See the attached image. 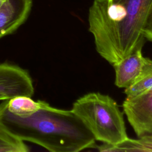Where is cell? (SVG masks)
Instances as JSON below:
<instances>
[{
	"instance_id": "cell-1",
	"label": "cell",
	"mask_w": 152,
	"mask_h": 152,
	"mask_svg": "<svg viewBox=\"0 0 152 152\" xmlns=\"http://www.w3.org/2000/svg\"><path fill=\"white\" fill-rule=\"evenodd\" d=\"M0 124L23 141L51 152H78L96 146L93 135L71 109L56 108L45 101L34 113L20 117L11 113L4 100Z\"/></svg>"
},
{
	"instance_id": "cell-2",
	"label": "cell",
	"mask_w": 152,
	"mask_h": 152,
	"mask_svg": "<svg viewBox=\"0 0 152 152\" xmlns=\"http://www.w3.org/2000/svg\"><path fill=\"white\" fill-rule=\"evenodd\" d=\"M71 110L96 141L114 146L128 138L123 113L109 95L99 92L86 94L74 102Z\"/></svg>"
},
{
	"instance_id": "cell-3",
	"label": "cell",
	"mask_w": 152,
	"mask_h": 152,
	"mask_svg": "<svg viewBox=\"0 0 152 152\" xmlns=\"http://www.w3.org/2000/svg\"><path fill=\"white\" fill-rule=\"evenodd\" d=\"M114 2L121 3L126 11L121 38L122 60L144 44L143 29L152 9V0H118Z\"/></svg>"
},
{
	"instance_id": "cell-4",
	"label": "cell",
	"mask_w": 152,
	"mask_h": 152,
	"mask_svg": "<svg viewBox=\"0 0 152 152\" xmlns=\"http://www.w3.org/2000/svg\"><path fill=\"white\" fill-rule=\"evenodd\" d=\"M124 113L138 137L152 135V88L122 104Z\"/></svg>"
},
{
	"instance_id": "cell-5",
	"label": "cell",
	"mask_w": 152,
	"mask_h": 152,
	"mask_svg": "<svg viewBox=\"0 0 152 152\" xmlns=\"http://www.w3.org/2000/svg\"><path fill=\"white\" fill-rule=\"evenodd\" d=\"M142 46L143 44L140 45L132 53L113 66L116 87L125 89L152 72V59L142 55Z\"/></svg>"
},
{
	"instance_id": "cell-6",
	"label": "cell",
	"mask_w": 152,
	"mask_h": 152,
	"mask_svg": "<svg viewBox=\"0 0 152 152\" xmlns=\"http://www.w3.org/2000/svg\"><path fill=\"white\" fill-rule=\"evenodd\" d=\"M33 93L32 80L26 70L8 63L0 64V94L10 99L19 96L31 97Z\"/></svg>"
},
{
	"instance_id": "cell-7",
	"label": "cell",
	"mask_w": 152,
	"mask_h": 152,
	"mask_svg": "<svg viewBox=\"0 0 152 152\" xmlns=\"http://www.w3.org/2000/svg\"><path fill=\"white\" fill-rule=\"evenodd\" d=\"M32 0H3L0 5V39L15 31L27 20Z\"/></svg>"
},
{
	"instance_id": "cell-8",
	"label": "cell",
	"mask_w": 152,
	"mask_h": 152,
	"mask_svg": "<svg viewBox=\"0 0 152 152\" xmlns=\"http://www.w3.org/2000/svg\"><path fill=\"white\" fill-rule=\"evenodd\" d=\"M8 110L12 113L20 117H26L37 111L44 101H34L31 97L19 96L5 100Z\"/></svg>"
},
{
	"instance_id": "cell-9",
	"label": "cell",
	"mask_w": 152,
	"mask_h": 152,
	"mask_svg": "<svg viewBox=\"0 0 152 152\" xmlns=\"http://www.w3.org/2000/svg\"><path fill=\"white\" fill-rule=\"evenodd\" d=\"M97 148L100 151H152V135L142 137L138 140L128 138L123 142L114 146L103 144L100 146H97Z\"/></svg>"
},
{
	"instance_id": "cell-10",
	"label": "cell",
	"mask_w": 152,
	"mask_h": 152,
	"mask_svg": "<svg viewBox=\"0 0 152 152\" xmlns=\"http://www.w3.org/2000/svg\"><path fill=\"white\" fill-rule=\"evenodd\" d=\"M24 141L12 135L0 124V152H27Z\"/></svg>"
},
{
	"instance_id": "cell-11",
	"label": "cell",
	"mask_w": 152,
	"mask_h": 152,
	"mask_svg": "<svg viewBox=\"0 0 152 152\" xmlns=\"http://www.w3.org/2000/svg\"><path fill=\"white\" fill-rule=\"evenodd\" d=\"M152 88V72L145 75L138 81L125 88L126 98H132L141 94Z\"/></svg>"
},
{
	"instance_id": "cell-12",
	"label": "cell",
	"mask_w": 152,
	"mask_h": 152,
	"mask_svg": "<svg viewBox=\"0 0 152 152\" xmlns=\"http://www.w3.org/2000/svg\"><path fill=\"white\" fill-rule=\"evenodd\" d=\"M143 35L145 39L152 42V9L150 12L144 27Z\"/></svg>"
},
{
	"instance_id": "cell-13",
	"label": "cell",
	"mask_w": 152,
	"mask_h": 152,
	"mask_svg": "<svg viewBox=\"0 0 152 152\" xmlns=\"http://www.w3.org/2000/svg\"><path fill=\"white\" fill-rule=\"evenodd\" d=\"M7 100V98L4 96L0 94V100Z\"/></svg>"
},
{
	"instance_id": "cell-14",
	"label": "cell",
	"mask_w": 152,
	"mask_h": 152,
	"mask_svg": "<svg viewBox=\"0 0 152 152\" xmlns=\"http://www.w3.org/2000/svg\"><path fill=\"white\" fill-rule=\"evenodd\" d=\"M113 1V2H116V1H118V0H112Z\"/></svg>"
},
{
	"instance_id": "cell-15",
	"label": "cell",
	"mask_w": 152,
	"mask_h": 152,
	"mask_svg": "<svg viewBox=\"0 0 152 152\" xmlns=\"http://www.w3.org/2000/svg\"><path fill=\"white\" fill-rule=\"evenodd\" d=\"M2 0H0V5H1V4L2 3Z\"/></svg>"
},
{
	"instance_id": "cell-16",
	"label": "cell",
	"mask_w": 152,
	"mask_h": 152,
	"mask_svg": "<svg viewBox=\"0 0 152 152\" xmlns=\"http://www.w3.org/2000/svg\"><path fill=\"white\" fill-rule=\"evenodd\" d=\"M2 1H3V0H2Z\"/></svg>"
}]
</instances>
